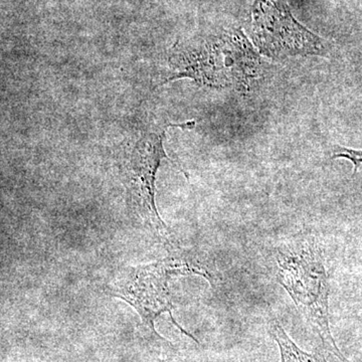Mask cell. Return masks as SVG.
I'll use <instances>...</instances> for the list:
<instances>
[{
  "instance_id": "obj_1",
  "label": "cell",
  "mask_w": 362,
  "mask_h": 362,
  "mask_svg": "<svg viewBox=\"0 0 362 362\" xmlns=\"http://www.w3.org/2000/svg\"><path fill=\"white\" fill-rule=\"evenodd\" d=\"M277 280L320 338L325 350L349 362L338 349L329 326V282L322 250L315 240L292 243L276 255Z\"/></svg>"
},
{
  "instance_id": "obj_2",
  "label": "cell",
  "mask_w": 362,
  "mask_h": 362,
  "mask_svg": "<svg viewBox=\"0 0 362 362\" xmlns=\"http://www.w3.org/2000/svg\"><path fill=\"white\" fill-rule=\"evenodd\" d=\"M194 126V121L183 124L168 123L160 130L144 133L134 144L125 147L117 160L119 177L125 187L126 199L131 213L141 221L142 225L146 226L157 239L173 249L176 244L173 242L171 233L161 220L156 204L157 171L163 159L175 163L166 156L163 147L168 128L192 130Z\"/></svg>"
},
{
  "instance_id": "obj_3",
  "label": "cell",
  "mask_w": 362,
  "mask_h": 362,
  "mask_svg": "<svg viewBox=\"0 0 362 362\" xmlns=\"http://www.w3.org/2000/svg\"><path fill=\"white\" fill-rule=\"evenodd\" d=\"M192 274L211 281L206 269L183 252L175 251L170 257L160 261L122 269L106 288V291L111 296L120 298L130 304L141 317L142 322L156 334L154 323L156 319L168 312L171 321L181 332L199 342L173 318V304L169 288V282L173 276Z\"/></svg>"
},
{
  "instance_id": "obj_4",
  "label": "cell",
  "mask_w": 362,
  "mask_h": 362,
  "mask_svg": "<svg viewBox=\"0 0 362 362\" xmlns=\"http://www.w3.org/2000/svg\"><path fill=\"white\" fill-rule=\"evenodd\" d=\"M252 18L255 42L265 54L283 57L324 52L320 39L293 18L283 0H256Z\"/></svg>"
},
{
  "instance_id": "obj_5",
  "label": "cell",
  "mask_w": 362,
  "mask_h": 362,
  "mask_svg": "<svg viewBox=\"0 0 362 362\" xmlns=\"http://www.w3.org/2000/svg\"><path fill=\"white\" fill-rule=\"evenodd\" d=\"M271 334L280 349L281 362H327L321 354H307L300 349L279 323L274 324Z\"/></svg>"
},
{
  "instance_id": "obj_6",
  "label": "cell",
  "mask_w": 362,
  "mask_h": 362,
  "mask_svg": "<svg viewBox=\"0 0 362 362\" xmlns=\"http://www.w3.org/2000/svg\"><path fill=\"white\" fill-rule=\"evenodd\" d=\"M333 158H345L349 159L354 164V175L358 170L359 166L362 164V150L343 148V147H337Z\"/></svg>"
}]
</instances>
